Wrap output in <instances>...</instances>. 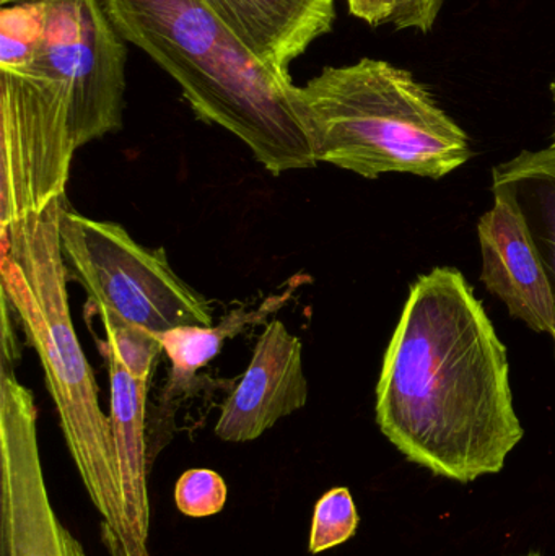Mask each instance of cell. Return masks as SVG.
Returning <instances> with one entry per match:
<instances>
[{
    "label": "cell",
    "instance_id": "cell-13",
    "mask_svg": "<svg viewBox=\"0 0 555 556\" xmlns=\"http://www.w3.org/2000/svg\"><path fill=\"white\" fill-rule=\"evenodd\" d=\"M492 194L507 195L524 215L550 280L555 309V147L538 152L524 150L510 162L494 166Z\"/></svg>",
    "mask_w": 555,
    "mask_h": 556
},
{
    "label": "cell",
    "instance_id": "cell-17",
    "mask_svg": "<svg viewBox=\"0 0 555 556\" xmlns=\"http://www.w3.org/2000/svg\"><path fill=\"white\" fill-rule=\"evenodd\" d=\"M101 323L106 342L98 340L100 349L113 353L130 375L150 381L153 363L163 353L159 336L116 319H101Z\"/></svg>",
    "mask_w": 555,
    "mask_h": 556
},
{
    "label": "cell",
    "instance_id": "cell-5",
    "mask_svg": "<svg viewBox=\"0 0 555 556\" xmlns=\"http://www.w3.org/2000/svg\"><path fill=\"white\" fill-rule=\"evenodd\" d=\"M62 254L72 278L87 291L88 309L162 333L178 326H212L209 301L169 266L165 250L137 243L121 225L61 212Z\"/></svg>",
    "mask_w": 555,
    "mask_h": 556
},
{
    "label": "cell",
    "instance_id": "cell-12",
    "mask_svg": "<svg viewBox=\"0 0 555 556\" xmlns=\"http://www.w3.org/2000/svg\"><path fill=\"white\" fill-rule=\"evenodd\" d=\"M263 64H290L335 25V0H209Z\"/></svg>",
    "mask_w": 555,
    "mask_h": 556
},
{
    "label": "cell",
    "instance_id": "cell-7",
    "mask_svg": "<svg viewBox=\"0 0 555 556\" xmlns=\"http://www.w3.org/2000/svg\"><path fill=\"white\" fill-rule=\"evenodd\" d=\"M45 29L20 74L61 81L72 94L78 147L123 126L127 51L100 0H42Z\"/></svg>",
    "mask_w": 555,
    "mask_h": 556
},
{
    "label": "cell",
    "instance_id": "cell-10",
    "mask_svg": "<svg viewBox=\"0 0 555 556\" xmlns=\"http://www.w3.org/2000/svg\"><path fill=\"white\" fill-rule=\"evenodd\" d=\"M494 207L478 224L482 281L504 301L512 317L554 340L553 291L524 215L507 195L494 194Z\"/></svg>",
    "mask_w": 555,
    "mask_h": 556
},
{
    "label": "cell",
    "instance_id": "cell-2",
    "mask_svg": "<svg viewBox=\"0 0 555 556\" xmlns=\"http://www.w3.org/2000/svg\"><path fill=\"white\" fill-rule=\"evenodd\" d=\"M124 41L181 87L199 119L237 136L279 176L318 165L292 104L290 74L273 71L209 0H100Z\"/></svg>",
    "mask_w": 555,
    "mask_h": 556
},
{
    "label": "cell",
    "instance_id": "cell-15",
    "mask_svg": "<svg viewBox=\"0 0 555 556\" xmlns=\"http://www.w3.org/2000/svg\"><path fill=\"white\" fill-rule=\"evenodd\" d=\"M45 29L42 0L0 10V71L22 72L33 61Z\"/></svg>",
    "mask_w": 555,
    "mask_h": 556
},
{
    "label": "cell",
    "instance_id": "cell-9",
    "mask_svg": "<svg viewBox=\"0 0 555 556\" xmlns=\"http://www.w3.org/2000/svg\"><path fill=\"white\" fill-rule=\"evenodd\" d=\"M306 399L302 340L282 320H270L243 378L222 405L215 434L228 443L257 440L280 418L305 407Z\"/></svg>",
    "mask_w": 555,
    "mask_h": 556
},
{
    "label": "cell",
    "instance_id": "cell-1",
    "mask_svg": "<svg viewBox=\"0 0 555 556\" xmlns=\"http://www.w3.org/2000/svg\"><path fill=\"white\" fill-rule=\"evenodd\" d=\"M377 424L411 463L462 483L501 472L524 438L507 349L459 270L437 267L411 287L378 379Z\"/></svg>",
    "mask_w": 555,
    "mask_h": 556
},
{
    "label": "cell",
    "instance_id": "cell-19",
    "mask_svg": "<svg viewBox=\"0 0 555 556\" xmlns=\"http://www.w3.org/2000/svg\"><path fill=\"white\" fill-rule=\"evenodd\" d=\"M443 2L445 0H396V10L390 23L396 29L432 31Z\"/></svg>",
    "mask_w": 555,
    "mask_h": 556
},
{
    "label": "cell",
    "instance_id": "cell-11",
    "mask_svg": "<svg viewBox=\"0 0 555 556\" xmlns=\"http://www.w3.org/2000/svg\"><path fill=\"white\" fill-rule=\"evenodd\" d=\"M101 353L110 368V421L129 556H150V459L147 441L149 381L130 375L123 363L108 350L101 349Z\"/></svg>",
    "mask_w": 555,
    "mask_h": 556
},
{
    "label": "cell",
    "instance_id": "cell-21",
    "mask_svg": "<svg viewBox=\"0 0 555 556\" xmlns=\"http://www.w3.org/2000/svg\"><path fill=\"white\" fill-rule=\"evenodd\" d=\"M551 94H553L554 117H555V78H554L553 84H551ZM551 147H555V127H554V132H553V146H551Z\"/></svg>",
    "mask_w": 555,
    "mask_h": 556
},
{
    "label": "cell",
    "instance_id": "cell-14",
    "mask_svg": "<svg viewBox=\"0 0 555 556\" xmlns=\"http://www.w3.org/2000/svg\"><path fill=\"white\" fill-rule=\"evenodd\" d=\"M295 290L289 285L282 293L266 298L256 309H234L224 317L218 326H189L173 327L165 332L156 333L163 346V353L172 363L173 386H185L194 378L199 369L207 366L220 352L225 340L237 336L247 326L263 323L270 314H276L292 296Z\"/></svg>",
    "mask_w": 555,
    "mask_h": 556
},
{
    "label": "cell",
    "instance_id": "cell-3",
    "mask_svg": "<svg viewBox=\"0 0 555 556\" xmlns=\"http://www.w3.org/2000/svg\"><path fill=\"white\" fill-rule=\"evenodd\" d=\"M65 201L67 195L0 228L2 296L41 359L68 453L100 513L104 547L111 556H129L113 430L68 307L59 231Z\"/></svg>",
    "mask_w": 555,
    "mask_h": 556
},
{
    "label": "cell",
    "instance_id": "cell-22",
    "mask_svg": "<svg viewBox=\"0 0 555 556\" xmlns=\"http://www.w3.org/2000/svg\"><path fill=\"white\" fill-rule=\"evenodd\" d=\"M31 2V0H0V5H13V3Z\"/></svg>",
    "mask_w": 555,
    "mask_h": 556
},
{
    "label": "cell",
    "instance_id": "cell-6",
    "mask_svg": "<svg viewBox=\"0 0 555 556\" xmlns=\"http://www.w3.org/2000/svg\"><path fill=\"white\" fill-rule=\"evenodd\" d=\"M0 228L64 198L80 147L61 81L0 71Z\"/></svg>",
    "mask_w": 555,
    "mask_h": 556
},
{
    "label": "cell",
    "instance_id": "cell-18",
    "mask_svg": "<svg viewBox=\"0 0 555 556\" xmlns=\"http://www.w3.org/2000/svg\"><path fill=\"white\" fill-rule=\"evenodd\" d=\"M227 483L211 469H191L175 486L176 508L188 518L218 515L227 503Z\"/></svg>",
    "mask_w": 555,
    "mask_h": 556
},
{
    "label": "cell",
    "instance_id": "cell-20",
    "mask_svg": "<svg viewBox=\"0 0 555 556\" xmlns=\"http://www.w3.org/2000/svg\"><path fill=\"white\" fill-rule=\"evenodd\" d=\"M349 12L368 25L390 23L396 10V0H348Z\"/></svg>",
    "mask_w": 555,
    "mask_h": 556
},
{
    "label": "cell",
    "instance_id": "cell-23",
    "mask_svg": "<svg viewBox=\"0 0 555 556\" xmlns=\"http://www.w3.org/2000/svg\"><path fill=\"white\" fill-rule=\"evenodd\" d=\"M524 556H541L540 554H537V552H530V554L524 555Z\"/></svg>",
    "mask_w": 555,
    "mask_h": 556
},
{
    "label": "cell",
    "instance_id": "cell-16",
    "mask_svg": "<svg viewBox=\"0 0 555 556\" xmlns=\"http://www.w3.org/2000/svg\"><path fill=\"white\" fill-rule=\"evenodd\" d=\"M358 513L351 492L344 486L329 490L319 498L310 532V554L318 555L345 544L357 532Z\"/></svg>",
    "mask_w": 555,
    "mask_h": 556
},
{
    "label": "cell",
    "instance_id": "cell-8",
    "mask_svg": "<svg viewBox=\"0 0 555 556\" xmlns=\"http://www.w3.org/2000/svg\"><path fill=\"white\" fill-rule=\"evenodd\" d=\"M0 556H88L49 500L31 391L5 366H0Z\"/></svg>",
    "mask_w": 555,
    "mask_h": 556
},
{
    "label": "cell",
    "instance_id": "cell-4",
    "mask_svg": "<svg viewBox=\"0 0 555 556\" xmlns=\"http://www.w3.org/2000/svg\"><path fill=\"white\" fill-rule=\"evenodd\" d=\"M316 163L362 178L407 173L442 179L472 156L468 134L409 71L380 59L325 67L293 87Z\"/></svg>",
    "mask_w": 555,
    "mask_h": 556
}]
</instances>
